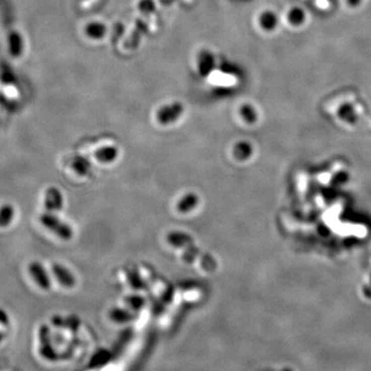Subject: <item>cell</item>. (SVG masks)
I'll list each match as a JSON object with an SVG mask.
<instances>
[{
	"label": "cell",
	"instance_id": "6da1fadb",
	"mask_svg": "<svg viewBox=\"0 0 371 371\" xmlns=\"http://www.w3.org/2000/svg\"><path fill=\"white\" fill-rule=\"evenodd\" d=\"M39 221L41 225L45 226L47 229H49L60 238L64 239V241H68L73 235L71 227L50 211L41 213L39 216Z\"/></svg>",
	"mask_w": 371,
	"mask_h": 371
},
{
	"label": "cell",
	"instance_id": "7a4b0ae2",
	"mask_svg": "<svg viewBox=\"0 0 371 371\" xmlns=\"http://www.w3.org/2000/svg\"><path fill=\"white\" fill-rule=\"evenodd\" d=\"M183 259L187 263H193L195 261H199L201 266L205 270L210 272L215 270L216 268V261L214 260V258L211 255L202 252L197 247H195L194 244L184 249Z\"/></svg>",
	"mask_w": 371,
	"mask_h": 371
},
{
	"label": "cell",
	"instance_id": "3957f363",
	"mask_svg": "<svg viewBox=\"0 0 371 371\" xmlns=\"http://www.w3.org/2000/svg\"><path fill=\"white\" fill-rule=\"evenodd\" d=\"M184 105L180 102L165 104L157 112V120L162 125H168L179 120L184 114Z\"/></svg>",
	"mask_w": 371,
	"mask_h": 371
},
{
	"label": "cell",
	"instance_id": "277c9868",
	"mask_svg": "<svg viewBox=\"0 0 371 371\" xmlns=\"http://www.w3.org/2000/svg\"><path fill=\"white\" fill-rule=\"evenodd\" d=\"M29 273L32 276L33 280L37 283V285L43 289V290H48L50 289L52 282L51 279L47 273L46 268L43 267V265L40 263V262L37 261H33L30 263L29 267H28Z\"/></svg>",
	"mask_w": 371,
	"mask_h": 371
},
{
	"label": "cell",
	"instance_id": "5b68a950",
	"mask_svg": "<svg viewBox=\"0 0 371 371\" xmlns=\"http://www.w3.org/2000/svg\"><path fill=\"white\" fill-rule=\"evenodd\" d=\"M45 207L47 211H60L63 207V196L56 187L48 188L45 196Z\"/></svg>",
	"mask_w": 371,
	"mask_h": 371
},
{
	"label": "cell",
	"instance_id": "8992f818",
	"mask_svg": "<svg viewBox=\"0 0 371 371\" xmlns=\"http://www.w3.org/2000/svg\"><path fill=\"white\" fill-rule=\"evenodd\" d=\"M215 66V59L211 52L202 51L197 57V70L200 76H208Z\"/></svg>",
	"mask_w": 371,
	"mask_h": 371
},
{
	"label": "cell",
	"instance_id": "52a82bcc",
	"mask_svg": "<svg viewBox=\"0 0 371 371\" xmlns=\"http://www.w3.org/2000/svg\"><path fill=\"white\" fill-rule=\"evenodd\" d=\"M52 271L56 277V279L61 283L62 286L66 288H71L76 285V277L72 273L61 264L55 263L52 266Z\"/></svg>",
	"mask_w": 371,
	"mask_h": 371
},
{
	"label": "cell",
	"instance_id": "ba28073f",
	"mask_svg": "<svg viewBox=\"0 0 371 371\" xmlns=\"http://www.w3.org/2000/svg\"><path fill=\"white\" fill-rule=\"evenodd\" d=\"M84 32L87 37L92 40H100L106 35L107 27L100 21H92L85 26Z\"/></svg>",
	"mask_w": 371,
	"mask_h": 371
},
{
	"label": "cell",
	"instance_id": "9c48e42d",
	"mask_svg": "<svg viewBox=\"0 0 371 371\" xmlns=\"http://www.w3.org/2000/svg\"><path fill=\"white\" fill-rule=\"evenodd\" d=\"M167 242L176 248H183L194 244V238L185 232H171L167 235Z\"/></svg>",
	"mask_w": 371,
	"mask_h": 371
},
{
	"label": "cell",
	"instance_id": "30bf717a",
	"mask_svg": "<svg viewBox=\"0 0 371 371\" xmlns=\"http://www.w3.org/2000/svg\"><path fill=\"white\" fill-rule=\"evenodd\" d=\"M199 203V197L195 193H188L178 202L177 208L180 212L186 213L193 210Z\"/></svg>",
	"mask_w": 371,
	"mask_h": 371
},
{
	"label": "cell",
	"instance_id": "8fae6325",
	"mask_svg": "<svg viewBox=\"0 0 371 371\" xmlns=\"http://www.w3.org/2000/svg\"><path fill=\"white\" fill-rule=\"evenodd\" d=\"M118 154H119V151L116 146L108 145V146H103L99 149L98 151H96L95 158L102 163H111L117 159Z\"/></svg>",
	"mask_w": 371,
	"mask_h": 371
},
{
	"label": "cell",
	"instance_id": "7c38bea8",
	"mask_svg": "<svg viewBox=\"0 0 371 371\" xmlns=\"http://www.w3.org/2000/svg\"><path fill=\"white\" fill-rule=\"evenodd\" d=\"M71 167L79 176H87L92 169L91 163L84 157H76L71 163Z\"/></svg>",
	"mask_w": 371,
	"mask_h": 371
},
{
	"label": "cell",
	"instance_id": "4fadbf2b",
	"mask_svg": "<svg viewBox=\"0 0 371 371\" xmlns=\"http://www.w3.org/2000/svg\"><path fill=\"white\" fill-rule=\"evenodd\" d=\"M252 145L247 141H241L235 144L233 154L236 159L238 160H247L252 155Z\"/></svg>",
	"mask_w": 371,
	"mask_h": 371
},
{
	"label": "cell",
	"instance_id": "5bb4252c",
	"mask_svg": "<svg viewBox=\"0 0 371 371\" xmlns=\"http://www.w3.org/2000/svg\"><path fill=\"white\" fill-rule=\"evenodd\" d=\"M15 216V209L11 204L0 206V227L5 228L11 225Z\"/></svg>",
	"mask_w": 371,
	"mask_h": 371
},
{
	"label": "cell",
	"instance_id": "9a60e30c",
	"mask_svg": "<svg viewBox=\"0 0 371 371\" xmlns=\"http://www.w3.org/2000/svg\"><path fill=\"white\" fill-rule=\"evenodd\" d=\"M127 277H128V281L130 283V286L132 287L133 289H135V290H144L146 288V283L144 282V280H142L139 273L135 269L128 270Z\"/></svg>",
	"mask_w": 371,
	"mask_h": 371
},
{
	"label": "cell",
	"instance_id": "2e32d148",
	"mask_svg": "<svg viewBox=\"0 0 371 371\" xmlns=\"http://www.w3.org/2000/svg\"><path fill=\"white\" fill-rule=\"evenodd\" d=\"M260 25L265 30H272L276 26V16L271 12H265L260 17Z\"/></svg>",
	"mask_w": 371,
	"mask_h": 371
},
{
	"label": "cell",
	"instance_id": "e0dca14e",
	"mask_svg": "<svg viewBox=\"0 0 371 371\" xmlns=\"http://www.w3.org/2000/svg\"><path fill=\"white\" fill-rule=\"evenodd\" d=\"M241 115L245 119V121H247L248 123H253L257 119V114H256L255 110L249 104H245V105L242 106Z\"/></svg>",
	"mask_w": 371,
	"mask_h": 371
},
{
	"label": "cell",
	"instance_id": "ac0fdd59",
	"mask_svg": "<svg viewBox=\"0 0 371 371\" xmlns=\"http://www.w3.org/2000/svg\"><path fill=\"white\" fill-rule=\"evenodd\" d=\"M289 20H290L291 23H293L295 25H298V24L302 23L303 20H304V13L299 9H294L290 12Z\"/></svg>",
	"mask_w": 371,
	"mask_h": 371
},
{
	"label": "cell",
	"instance_id": "d6986e66",
	"mask_svg": "<svg viewBox=\"0 0 371 371\" xmlns=\"http://www.w3.org/2000/svg\"><path fill=\"white\" fill-rule=\"evenodd\" d=\"M126 301L131 304V307L133 308H140L142 307V304L144 303V300L140 297V296H137V295H133V296H128V298L126 299Z\"/></svg>",
	"mask_w": 371,
	"mask_h": 371
},
{
	"label": "cell",
	"instance_id": "ffe728a7",
	"mask_svg": "<svg viewBox=\"0 0 371 371\" xmlns=\"http://www.w3.org/2000/svg\"><path fill=\"white\" fill-rule=\"evenodd\" d=\"M9 324H10V317L4 310L0 309V325L8 326Z\"/></svg>",
	"mask_w": 371,
	"mask_h": 371
},
{
	"label": "cell",
	"instance_id": "44dd1931",
	"mask_svg": "<svg viewBox=\"0 0 371 371\" xmlns=\"http://www.w3.org/2000/svg\"><path fill=\"white\" fill-rule=\"evenodd\" d=\"M360 3V0H348V4L351 6H357Z\"/></svg>",
	"mask_w": 371,
	"mask_h": 371
},
{
	"label": "cell",
	"instance_id": "7402d4cb",
	"mask_svg": "<svg viewBox=\"0 0 371 371\" xmlns=\"http://www.w3.org/2000/svg\"><path fill=\"white\" fill-rule=\"evenodd\" d=\"M3 339H4V333H2V332H0V342H2V341H3Z\"/></svg>",
	"mask_w": 371,
	"mask_h": 371
},
{
	"label": "cell",
	"instance_id": "603a6c76",
	"mask_svg": "<svg viewBox=\"0 0 371 371\" xmlns=\"http://www.w3.org/2000/svg\"><path fill=\"white\" fill-rule=\"evenodd\" d=\"M281 371H293L292 369H289V368H286V369H283V370H281Z\"/></svg>",
	"mask_w": 371,
	"mask_h": 371
},
{
	"label": "cell",
	"instance_id": "cb8c5ba5",
	"mask_svg": "<svg viewBox=\"0 0 371 371\" xmlns=\"http://www.w3.org/2000/svg\"><path fill=\"white\" fill-rule=\"evenodd\" d=\"M0 369H2V364H0Z\"/></svg>",
	"mask_w": 371,
	"mask_h": 371
}]
</instances>
